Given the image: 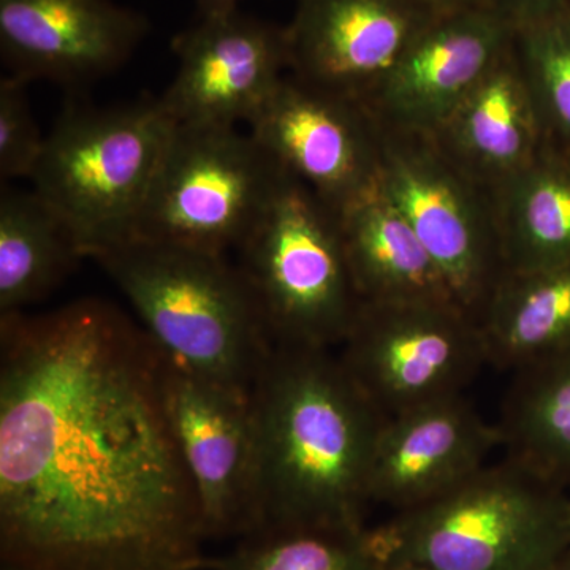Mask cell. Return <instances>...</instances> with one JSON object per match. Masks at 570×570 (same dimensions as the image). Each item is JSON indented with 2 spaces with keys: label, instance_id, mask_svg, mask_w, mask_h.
<instances>
[{
  "label": "cell",
  "instance_id": "cell-1",
  "mask_svg": "<svg viewBox=\"0 0 570 570\" xmlns=\"http://www.w3.org/2000/svg\"><path fill=\"white\" fill-rule=\"evenodd\" d=\"M163 351L100 298L0 316V558L43 570H205Z\"/></svg>",
  "mask_w": 570,
  "mask_h": 570
},
{
  "label": "cell",
  "instance_id": "cell-2",
  "mask_svg": "<svg viewBox=\"0 0 570 570\" xmlns=\"http://www.w3.org/2000/svg\"><path fill=\"white\" fill-rule=\"evenodd\" d=\"M250 407L253 532L366 528L367 480L384 417L336 352L273 344Z\"/></svg>",
  "mask_w": 570,
  "mask_h": 570
},
{
  "label": "cell",
  "instance_id": "cell-3",
  "mask_svg": "<svg viewBox=\"0 0 570 570\" xmlns=\"http://www.w3.org/2000/svg\"><path fill=\"white\" fill-rule=\"evenodd\" d=\"M92 261L171 362L250 392L273 343L238 266L224 255L135 238L100 250Z\"/></svg>",
  "mask_w": 570,
  "mask_h": 570
},
{
  "label": "cell",
  "instance_id": "cell-4",
  "mask_svg": "<svg viewBox=\"0 0 570 570\" xmlns=\"http://www.w3.org/2000/svg\"><path fill=\"white\" fill-rule=\"evenodd\" d=\"M566 491L504 456L442 497L395 512L367 539L382 568L546 570L570 549Z\"/></svg>",
  "mask_w": 570,
  "mask_h": 570
},
{
  "label": "cell",
  "instance_id": "cell-5",
  "mask_svg": "<svg viewBox=\"0 0 570 570\" xmlns=\"http://www.w3.org/2000/svg\"><path fill=\"white\" fill-rule=\"evenodd\" d=\"M175 126L157 97L69 107L45 135L32 189L66 220L85 257L130 238Z\"/></svg>",
  "mask_w": 570,
  "mask_h": 570
},
{
  "label": "cell",
  "instance_id": "cell-6",
  "mask_svg": "<svg viewBox=\"0 0 570 570\" xmlns=\"http://www.w3.org/2000/svg\"><path fill=\"white\" fill-rule=\"evenodd\" d=\"M239 265L273 344L335 351L360 299L340 216L287 175L238 247Z\"/></svg>",
  "mask_w": 570,
  "mask_h": 570
},
{
  "label": "cell",
  "instance_id": "cell-7",
  "mask_svg": "<svg viewBox=\"0 0 570 570\" xmlns=\"http://www.w3.org/2000/svg\"><path fill=\"white\" fill-rule=\"evenodd\" d=\"M285 178L238 126L176 124L130 238L225 255L245 243Z\"/></svg>",
  "mask_w": 570,
  "mask_h": 570
},
{
  "label": "cell",
  "instance_id": "cell-8",
  "mask_svg": "<svg viewBox=\"0 0 570 570\" xmlns=\"http://www.w3.org/2000/svg\"><path fill=\"white\" fill-rule=\"evenodd\" d=\"M379 130V189L425 246L453 302L479 322L505 275L493 197L461 174L430 135L381 124Z\"/></svg>",
  "mask_w": 570,
  "mask_h": 570
},
{
  "label": "cell",
  "instance_id": "cell-9",
  "mask_svg": "<svg viewBox=\"0 0 570 570\" xmlns=\"http://www.w3.org/2000/svg\"><path fill=\"white\" fill-rule=\"evenodd\" d=\"M337 348L384 420L463 395L489 366L479 322L450 302H362Z\"/></svg>",
  "mask_w": 570,
  "mask_h": 570
},
{
  "label": "cell",
  "instance_id": "cell-10",
  "mask_svg": "<svg viewBox=\"0 0 570 570\" xmlns=\"http://www.w3.org/2000/svg\"><path fill=\"white\" fill-rule=\"evenodd\" d=\"M247 129L285 174L337 214L379 186L381 130L362 102L288 73Z\"/></svg>",
  "mask_w": 570,
  "mask_h": 570
},
{
  "label": "cell",
  "instance_id": "cell-11",
  "mask_svg": "<svg viewBox=\"0 0 570 570\" xmlns=\"http://www.w3.org/2000/svg\"><path fill=\"white\" fill-rule=\"evenodd\" d=\"M174 51L178 70L159 99L176 124H247L291 73L285 26L242 10L197 18Z\"/></svg>",
  "mask_w": 570,
  "mask_h": 570
},
{
  "label": "cell",
  "instance_id": "cell-12",
  "mask_svg": "<svg viewBox=\"0 0 570 570\" xmlns=\"http://www.w3.org/2000/svg\"><path fill=\"white\" fill-rule=\"evenodd\" d=\"M163 355L165 404L206 539L245 538L254 530L250 392L198 376Z\"/></svg>",
  "mask_w": 570,
  "mask_h": 570
},
{
  "label": "cell",
  "instance_id": "cell-13",
  "mask_svg": "<svg viewBox=\"0 0 570 570\" xmlns=\"http://www.w3.org/2000/svg\"><path fill=\"white\" fill-rule=\"evenodd\" d=\"M438 17L415 0H296L291 75L365 105Z\"/></svg>",
  "mask_w": 570,
  "mask_h": 570
},
{
  "label": "cell",
  "instance_id": "cell-14",
  "mask_svg": "<svg viewBox=\"0 0 570 570\" xmlns=\"http://www.w3.org/2000/svg\"><path fill=\"white\" fill-rule=\"evenodd\" d=\"M515 26L494 7L426 26L365 107L381 126L431 135L512 48Z\"/></svg>",
  "mask_w": 570,
  "mask_h": 570
},
{
  "label": "cell",
  "instance_id": "cell-15",
  "mask_svg": "<svg viewBox=\"0 0 570 570\" xmlns=\"http://www.w3.org/2000/svg\"><path fill=\"white\" fill-rule=\"evenodd\" d=\"M149 32L112 0H0V52L11 77L81 86L132 58Z\"/></svg>",
  "mask_w": 570,
  "mask_h": 570
},
{
  "label": "cell",
  "instance_id": "cell-16",
  "mask_svg": "<svg viewBox=\"0 0 570 570\" xmlns=\"http://www.w3.org/2000/svg\"><path fill=\"white\" fill-rule=\"evenodd\" d=\"M498 448L497 423L464 393L411 409L382 423L367 498L395 512L417 508L487 466Z\"/></svg>",
  "mask_w": 570,
  "mask_h": 570
},
{
  "label": "cell",
  "instance_id": "cell-17",
  "mask_svg": "<svg viewBox=\"0 0 570 570\" xmlns=\"http://www.w3.org/2000/svg\"><path fill=\"white\" fill-rule=\"evenodd\" d=\"M430 137L461 174L490 194L539 156L549 138L515 41Z\"/></svg>",
  "mask_w": 570,
  "mask_h": 570
},
{
  "label": "cell",
  "instance_id": "cell-18",
  "mask_svg": "<svg viewBox=\"0 0 570 570\" xmlns=\"http://www.w3.org/2000/svg\"><path fill=\"white\" fill-rule=\"evenodd\" d=\"M337 216L362 302L455 303L425 246L379 186Z\"/></svg>",
  "mask_w": 570,
  "mask_h": 570
},
{
  "label": "cell",
  "instance_id": "cell-19",
  "mask_svg": "<svg viewBox=\"0 0 570 570\" xmlns=\"http://www.w3.org/2000/svg\"><path fill=\"white\" fill-rule=\"evenodd\" d=\"M493 197L505 273L570 264V153L547 141Z\"/></svg>",
  "mask_w": 570,
  "mask_h": 570
},
{
  "label": "cell",
  "instance_id": "cell-20",
  "mask_svg": "<svg viewBox=\"0 0 570 570\" xmlns=\"http://www.w3.org/2000/svg\"><path fill=\"white\" fill-rule=\"evenodd\" d=\"M510 374L497 422L504 456L570 489V346Z\"/></svg>",
  "mask_w": 570,
  "mask_h": 570
},
{
  "label": "cell",
  "instance_id": "cell-21",
  "mask_svg": "<svg viewBox=\"0 0 570 570\" xmlns=\"http://www.w3.org/2000/svg\"><path fill=\"white\" fill-rule=\"evenodd\" d=\"M489 366H520L570 346V264L505 273L479 318Z\"/></svg>",
  "mask_w": 570,
  "mask_h": 570
},
{
  "label": "cell",
  "instance_id": "cell-22",
  "mask_svg": "<svg viewBox=\"0 0 570 570\" xmlns=\"http://www.w3.org/2000/svg\"><path fill=\"white\" fill-rule=\"evenodd\" d=\"M86 258L66 220L36 190H0V316L24 313Z\"/></svg>",
  "mask_w": 570,
  "mask_h": 570
},
{
  "label": "cell",
  "instance_id": "cell-23",
  "mask_svg": "<svg viewBox=\"0 0 570 570\" xmlns=\"http://www.w3.org/2000/svg\"><path fill=\"white\" fill-rule=\"evenodd\" d=\"M205 570H382L367 528L264 530L239 540L223 557L206 558Z\"/></svg>",
  "mask_w": 570,
  "mask_h": 570
},
{
  "label": "cell",
  "instance_id": "cell-24",
  "mask_svg": "<svg viewBox=\"0 0 570 570\" xmlns=\"http://www.w3.org/2000/svg\"><path fill=\"white\" fill-rule=\"evenodd\" d=\"M515 51L547 138L570 153V7L517 29Z\"/></svg>",
  "mask_w": 570,
  "mask_h": 570
},
{
  "label": "cell",
  "instance_id": "cell-25",
  "mask_svg": "<svg viewBox=\"0 0 570 570\" xmlns=\"http://www.w3.org/2000/svg\"><path fill=\"white\" fill-rule=\"evenodd\" d=\"M28 82L20 78L0 80V179H31L43 153L45 138L39 129L31 105Z\"/></svg>",
  "mask_w": 570,
  "mask_h": 570
},
{
  "label": "cell",
  "instance_id": "cell-26",
  "mask_svg": "<svg viewBox=\"0 0 570 570\" xmlns=\"http://www.w3.org/2000/svg\"><path fill=\"white\" fill-rule=\"evenodd\" d=\"M491 6L519 29L568 9L570 0H491Z\"/></svg>",
  "mask_w": 570,
  "mask_h": 570
},
{
  "label": "cell",
  "instance_id": "cell-27",
  "mask_svg": "<svg viewBox=\"0 0 570 570\" xmlns=\"http://www.w3.org/2000/svg\"><path fill=\"white\" fill-rule=\"evenodd\" d=\"M420 6L433 11L434 14H450L456 11L482 9L491 6V0H415Z\"/></svg>",
  "mask_w": 570,
  "mask_h": 570
},
{
  "label": "cell",
  "instance_id": "cell-28",
  "mask_svg": "<svg viewBox=\"0 0 570 570\" xmlns=\"http://www.w3.org/2000/svg\"><path fill=\"white\" fill-rule=\"evenodd\" d=\"M242 0H197V18L230 13L239 10Z\"/></svg>",
  "mask_w": 570,
  "mask_h": 570
},
{
  "label": "cell",
  "instance_id": "cell-29",
  "mask_svg": "<svg viewBox=\"0 0 570 570\" xmlns=\"http://www.w3.org/2000/svg\"><path fill=\"white\" fill-rule=\"evenodd\" d=\"M382 570H434L417 562H400V564L385 566Z\"/></svg>",
  "mask_w": 570,
  "mask_h": 570
},
{
  "label": "cell",
  "instance_id": "cell-30",
  "mask_svg": "<svg viewBox=\"0 0 570 570\" xmlns=\"http://www.w3.org/2000/svg\"><path fill=\"white\" fill-rule=\"evenodd\" d=\"M546 570H570V549L564 551L557 561L551 562Z\"/></svg>",
  "mask_w": 570,
  "mask_h": 570
},
{
  "label": "cell",
  "instance_id": "cell-31",
  "mask_svg": "<svg viewBox=\"0 0 570 570\" xmlns=\"http://www.w3.org/2000/svg\"><path fill=\"white\" fill-rule=\"evenodd\" d=\"M0 570H43L31 568V566L13 564V562H2Z\"/></svg>",
  "mask_w": 570,
  "mask_h": 570
}]
</instances>
